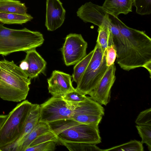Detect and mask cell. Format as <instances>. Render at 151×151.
<instances>
[{
  "label": "cell",
  "instance_id": "22",
  "mask_svg": "<svg viewBox=\"0 0 151 151\" xmlns=\"http://www.w3.org/2000/svg\"><path fill=\"white\" fill-rule=\"evenodd\" d=\"M47 123L51 131L57 137L64 130L74 126L82 124L72 118L58 120Z\"/></svg>",
  "mask_w": 151,
  "mask_h": 151
},
{
  "label": "cell",
  "instance_id": "5",
  "mask_svg": "<svg viewBox=\"0 0 151 151\" xmlns=\"http://www.w3.org/2000/svg\"><path fill=\"white\" fill-rule=\"evenodd\" d=\"M92 58L76 88L82 94H88L97 86L109 68L105 55L96 42Z\"/></svg>",
  "mask_w": 151,
  "mask_h": 151
},
{
  "label": "cell",
  "instance_id": "14",
  "mask_svg": "<svg viewBox=\"0 0 151 151\" xmlns=\"http://www.w3.org/2000/svg\"><path fill=\"white\" fill-rule=\"evenodd\" d=\"M40 110V105L33 104L20 134L12 143L1 148L2 151H15L23 139L32 130L39 122Z\"/></svg>",
  "mask_w": 151,
  "mask_h": 151
},
{
  "label": "cell",
  "instance_id": "12",
  "mask_svg": "<svg viewBox=\"0 0 151 151\" xmlns=\"http://www.w3.org/2000/svg\"><path fill=\"white\" fill-rule=\"evenodd\" d=\"M72 78L68 74L54 70L47 80L49 92L52 96L62 97L67 93L75 90L72 85Z\"/></svg>",
  "mask_w": 151,
  "mask_h": 151
},
{
  "label": "cell",
  "instance_id": "31",
  "mask_svg": "<svg viewBox=\"0 0 151 151\" xmlns=\"http://www.w3.org/2000/svg\"><path fill=\"white\" fill-rule=\"evenodd\" d=\"M55 142L49 141L32 147H27L25 151H52L55 149Z\"/></svg>",
  "mask_w": 151,
  "mask_h": 151
},
{
  "label": "cell",
  "instance_id": "4",
  "mask_svg": "<svg viewBox=\"0 0 151 151\" xmlns=\"http://www.w3.org/2000/svg\"><path fill=\"white\" fill-rule=\"evenodd\" d=\"M33 104L25 100L9 113L0 129V149L12 143L19 136Z\"/></svg>",
  "mask_w": 151,
  "mask_h": 151
},
{
  "label": "cell",
  "instance_id": "33",
  "mask_svg": "<svg viewBox=\"0 0 151 151\" xmlns=\"http://www.w3.org/2000/svg\"><path fill=\"white\" fill-rule=\"evenodd\" d=\"M19 67L22 70L25 71L28 69L27 63L25 60H24L21 62Z\"/></svg>",
  "mask_w": 151,
  "mask_h": 151
},
{
  "label": "cell",
  "instance_id": "9",
  "mask_svg": "<svg viewBox=\"0 0 151 151\" xmlns=\"http://www.w3.org/2000/svg\"><path fill=\"white\" fill-rule=\"evenodd\" d=\"M88 44L81 34L70 33L65 38L61 51L65 65H75L86 55Z\"/></svg>",
  "mask_w": 151,
  "mask_h": 151
},
{
  "label": "cell",
  "instance_id": "24",
  "mask_svg": "<svg viewBox=\"0 0 151 151\" xmlns=\"http://www.w3.org/2000/svg\"><path fill=\"white\" fill-rule=\"evenodd\" d=\"M70 151H103L96 145L90 143L69 142H60Z\"/></svg>",
  "mask_w": 151,
  "mask_h": 151
},
{
  "label": "cell",
  "instance_id": "29",
  "mask_svg": "<svg viewBox=\"0 0 151 151\" xmlns=\"http://www.w3.org/2000/svg\"><path fill=\"white\" fill-rule=\"evenodd\" d=\"M135 123L138 125L151 126V108L141 112L137 116Z\"/></svg>",
  "mask_w": 151,
  "mask_h": 151
},
{
  "label": "cell",
  "instance_id": "6",
  "mask_svg": "<svg viewBox=\"0 0 151 151\" xmlns=\"http://www.w3.org/2000/svg\"><path fill=\"white\" fill-rule=\"evenodd\" d=\"M40 105L39 122L46 123L72 118L74 110L77 106L62 97L53 96Z\"/></svg>",
  "mask_w": 151,
  "mask_h": 151
},
{
  "label": "cell",
  "instance_id": "20",
  "mask_svg": "<svg viewBox=\"0 0 151 151\" xmlns=\"http://www.w3.org/2000/svg\"><path fill=\"white\" fill-rule=\"evenodd\" d=\"M27 8L18 0H0V12L27 15Z\"/></svg>",
  "mask_w": 151,
  "mask_h": 151
},
{
  "label": "cell",
  "instance_id": "32",
  "mask_svg": "<svg viewBox=\"0 0 151 151\" xmlns=\"http://www.w3.org/2000/svg\"><path fill=\"white\" fill-rule=\"evenodd\" d=\"M116 58V52L114 45L109 47L105 55L107 66L109 67L114 64Z\"/></svg>",
  "mask_w": 151,
  "mask_h": 151
},
{
  "label": "cell",
  "instance_id": "19",
  "mask_svg": "<svg viewBox=\"0 0 151 151\" xmlns=\"http://www.w3.org/2000/svg\"><path fill=\"white\" fill-rule=\"evenodd\" d=\"M110 21L108 23L99 27L98 30V35L96 42L100 45L103 54L105 55L108 47L114 45L109 27Z\"/></svg>",
  "mask_w": 151,
  "mask_h": 151
},
{
  "label": "cell",
  "instance_id": "23",
  "mask_svg": "<svg viewBox=\"0 0 151 151\" xmlns=\"http://www.w3.org/2000/svg\"><path fill=\"white\" fill-rule=\"evenodd\" d=\"M93 52V50L75 64L72 76V81L75 82L77 84L78 83L82 78L92 58Z\"/></svg>",
  "mask_w": 151,
  "mask_h": 151
},
{
  "label": "cell",
  "instance_id": "27",
  "mask_svg": "<svg viewBox=\"0 0 151 151\" xmlns=\"http://www.w3.org/2000/svg\"><path fill=\"white\" fill-rule=\"evenodd\" d=\"M87 97L86 95L82 94L75 88V90L67 93L62 98L66 102L78 106L79 103L85 100Z\"/></svg>",
  "mask_w": 151,
  "mask_h": 151
},
{
  "label": "cell",
  "instance_id": "28",
  "mask_svg": "<svg viewBox=\"0 0 151 151\" xmlns=\"http://www.w3.org/2000/svg\"><path fill=\"white\" fill-rule=\"evenodd\" d=\"M132 1L137 14L141 15L151 14V0H132Z\"/></svg>",
  "mask_w": 151,
  "mask_h": 151
},
{
  "label": "cell",
  "instance_id": "21",
  "mask_svg": "<svg viewBox=\"0 0 151 151\" xmlns=\"http://www.w3.org/2000/svg\"><path fill=\"white\" fill-rule=\"evenodd\" d=\"M33 19V17L28 14L22 15L0 12V22L3 24H22Z\"/></svg>",
  "mask_w": 151,
  "mask_h": 151
},
{
  "label": "cell",
  "instance_id": "18",
  "mask_svg": "<svg viewBox=\"0 0 151 151\" xmlns=\"http://www.w3.org/2000/svg\"><path fill=\"white\" fill-rule=\"evenodd\" d=\"M109 27L111 32L114 45L116 52V63L118 65L121 62L124 56L125 42L123 36L119 29L111 17Z\"/></svg>",
  "mask_w": 151,
  "mask_h": 151
},
{
  "label": "cell",
  "instance_id": "26",
  "mask_svg": "<svg viewBox=\"0 0 151 151\" xmlns=\"http://www.w3.org/2000/svg\"><path fill=\"white\" fill-rule=\"evenodd\" d=\"M138 132L142 139V143L145 144L150 151H151V126L146 125L136 126Z\"/></svg>",
  "mask_w": 151,
  "mask_h": 151
},
{
  "label": "cell",
  "instance_id": "17",
  "mask_svg": "<svg viewBox=\"0 0 151 151\" xmlns=\"http://www.w3.org/2000/svg\"><path fill=\"white\" fill-rule=\"evenodd\" d=\"M50 131L51 130L47 123L39 122L32 130L23 139L15 151H25L37 137Z\"/></svg>",
  "mask_w": 151,
  "mask_h": 151
},
{
  "label": "cell",
  "instance_id": "1",
  "mask_svg": "<svg viewBox=\"0 0 151 151\" xmlns=\"http://www.w3.org/2000/svg\"><path fill=\"white\" fill-rule=\"evenodd\" d=\"M124 38L123 58L119 64L122 69L129 71L143 67L151 61V39L143 31L127 26L118 17L110 15Z\"/></svg>",
  "mask_w": 151,
  "mask_h": 151
},
{
  "label": "cell",
  "instance_id": "35",
  "mask_svg": "<svg viewBox=\"0 0 151 151\" xmlns=\"http://www.w3.org/2000/svg\"><path fill=\"white\" fill-rule=\"evenodd\" d=\"M143 67H144L148 71L150 75V77L151 78V61L145 64Z\"/></svg>",
  "mask_w": 151,
  "mask_h": 151
},
{
  "label": "cell",
  "instance_id": "2",
  "mask_svg": "<svg viewBox=\"0 0 151 151\" xmlns=\"http://www.w3.org/2000/svg\"><path fill=\"white\" fill-rule=\"evenodd\" d=\"M31 79L13 60H0V98L8 101L25 100L28 93Z\"/></svg>",
  "mask_w": 151,
  "mask_h": 151
},
{
  "label": "cell",
  "instance_id": "15",
  "mask_svg": "<svg viewBox=\"0 0 151 151\" xmlns=\"http://www.w3.org/2000/svg\"><path fill=\"white\" fill-rule=\"evenodd\" d=\"M25 59L28 69L24 72L30 79L37 77L45 69L46 62L36 51L35 48L27 50Z\"/></svg>",
  "mask_w": 151,
  "mask_h": 151
},
{
  "label": "cell",
  "instance_id": "10",
  "mask_svg": "<svg viewBox=\"0 0 151 151\" xmlns=\"http://www.w3.org/2000/svg\"><path fill=\"white\" fill-rule=\"evenodd\" d=\"M116 70L114 64L109 67L96 87L88 94L101 105L106 106L110 101Z\"/></svg>",
  "mask_w": 151,
  "mask_h": 151
},
{
  "label": "cell",
  "instance_id": "25",
  "mask_svg": "<svg viewBox=\"0 0 151 151\" xmlns=\"http://www.w3.org/2000/svg\"><path fill=\"white\" fill-rule=\"evenodd\" d=\"M143 151L144 147L143 144L141 142L134 140L107 149L103 150V151Z\"/></svg>",
  "mask_w": 151,
  "mask_h": 151
},
{
  "label": "cell",
  "instance_id": "13",
  "mask_svg": "<svg viewBox=\"0 0 151 151\" xmlns=\"http://www.w3.org/2000/svg\"><path fill=\"white\" fill-rule=\"evenodd\" d=\"M65 12L60 0H46L45 26L48 30L54 31L61 26Z\"/></svg>",
  "mask_w": 151,
  "mask_h": 151
},
{
  "label": "cell",
  "instance_id": "8",
  "mask_svg": "<svg viewBox=\"0 0 151 151\" xmlns=\"http://www.w3.org/2000/svg\"><path fill=\"white\" fill-rule=\"evenodd\" d=\"M104 115V109L102 105L90 96H87L74 109L72 118L81 123L99 125Z\"/></svg>",
  "mask_w": 151,
  "mask_h": 151
},
{
  "label": "cell",
  "instance_id": "11",
  "mask_svg": "<svg viewBox=\"0 0 151 151\" xmlns=\"http://www.w3.org/2000/svg\"><path fill=\"white\" fill-rule=\"evenodd\" d=\"M77 16L84 22H90L100 27L109 20V14L102 6L91 2L82 5L77 12Z\"/></svg>",
  "mask_w": 151,
  "mask_h": 151
},
{
  "label": "cell",
  "instance_id": "16",
  "mask_svg": "<svg viewBox=\"0 0 151 151\" xmlns=\"http://www.w3.org/2000/svg\"><path fill=\"white\" fill-rule=\"evenodd\" d=\"M132 0H105L102 6L110 14L118 17L132 11Z\"/></svg>",
  "mask_w": 151,
  "mask_h": 151
},
{
  "label": "cell",
  "instance_id": "3",
  "mask_svg": "<svg viewBox=\"0 0 151 151\" xmlns=\"http://www.w3.org/2000/svg\"><path fill=\"white\" fill-rule=\"evenodd\" d=\"M44 41L40 32L26 28L11 29L0 24V55L6 56L15 52H25L40 46Z\"/></svg>",
  "mask_w": 151,
  "mask_h": 151
},
{
  "label": "cell",
  "instance_id": "30",
  "mask_svg": "<svg viewBox=\"0 0 151 151\" xmlns=\"http://www.w3.org/2000/svg\"><path fill=\"white\" fill-rule=\"evenodd\" d=\"M49 141H53L55 142H58L57 136L51 131L40 136L31 144L29 147H33Z\"/></svg>",
  "mask_w": 151,
  "mask_h": 151
},
{
  "label": "cell",
  "instance_id": "36",
  "mask_svg": "<svg viewBox=\"0 0 151 151\" xmlns=\"http://www.w3.org/2000/svg\"><path fill=\"white\" fill-rule=\"evenodd\" d=\"M0 151H2L1 149H0Z\"/></svg>",
  "mask_w": 151,
  "mask_h": 151
},
{
  "label": "cell",
  "instance_id": "34",
  "mask_svg": "<svg viewBox=\"0 0 151 151\" xmlns=\"http://www.w3.org/2000/svg\"><path fill=\"white\" fill-rule=\"evenodd\" d=\"M8 116L7 115H0V129Z\"/></svg>",
  "mask_w": 151,
  "mask_h": 151
},
{
  "label": "cell",
  "instance_id": "7",
  "mask_svg": "<svg viewBox=\"0 0 151 151\" xmlns=\"http://www.w3.org/2000/svg\"><path fill=\"white\" fill-rule=\"evenodd\" d=\"M58 142H82L97 145L101 142L99 125L81 124L71 127L57 137Z\"/></svg>",
  "mask_w": 151,
  "mask_h": 151
}]
</instances>
